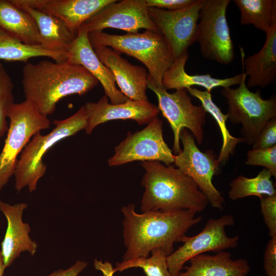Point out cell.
Segmentation results:
<instances>
[{
	"label": "cell",
	"instance_id": "obj_1",
	"mask_svg": "<svg viewBox=\"0 0 276 276\" xmlns=\"http://www.w3.org/2000/svg\"><path fill=\"white\" fill-rule=\"evenodd\" d=\"M121 211L124 216L123 236L127 248L124 261L148 257L157 249L169 255L173 252L174 243L181 242L188 231L202 220L196 213L187 210L137 213L133 203L123 206Z\"/></svg>",
	"mask_w": 276,
	"mask_h": 276
},
{
	"label": "cell",
	"instance_id": "obj_2",
	"mask_svg": "<svg viewBox=\"0 0 276 276\" xmlns=\"http://www.w3.org/2000/svg\"><path fill=\"white\" fill-rule=\"evenodd\" d=\"M21 83L25 99L31 101L41 114L48 117L54 113L61 99L74 94L83 95L96 86L99 81L81 65L44 60L26 63Z\"/></svg>",
	"mask_w": 276,
	"mask_h": 276
},
{
	"label": "cell",
	"instance_id": "obj_3",
	"mask_svg": "<svg viewBox=\"0 0 276 276\" xmlns=\"http://www.w3.org/2000/svg\"><path fill=\"white\" fill-rule=\"evenodd\" d=\"M142 180L145 188L141 211L170 212L182 210L201 212L209 202L195 182L179 169L158 161H144Z\"/></svg>",
	"mask_w": 276,
	"mask_h": 276
},
{
	"label": "cell",
	"instance_id": "obj_4",
	"mask_svg": "<svg viewBox=\"0 0 276 276\" xmlns=\"http://www.w3.org/2000/svg\"><path fill=\"white\" fill-rule=\"evenodd\" d=\"M88 37L93 48L109 47L140 60L147 68L149 76L158 84H162L164 73L174 61L172 50L159 31L145 30L143 33L123 35L93 31L88 33Z\"/></svg>",
	"mask_w": 276,
	"mask_h": 276
},
{
	"label": "cell",
	"instance_id": "obj_5",
	"mask_svg": "<svg viewBox=\"0 0 276 276\" xmlns=\"http://www.w3.org/2000/svg\"><path fill=\"white\" fill-rule=\"evenodd\" d=\"M87 117L83 105L69 118L53 121L55 127L49 133L42 135L38 132L32 137L21 153L14 174L18 192L26 187L30 192L36 190L38 181L47 169L42 159L44 155L60 141L84 130Z\"/></svg>",
	"mask_w": 276,
	"mask_h": 276
},
{
	"label": "cell",
	"instance_id": "obj_6",
	"mask_svg": "<svg viewBox=\"0 0 276 276\" xmlns=\"http://www.w3.org/2000/svg\"><path fill=\"white\" fill-rule=\"evenodd\" d=\"M246 77L242 67L239 86L223 88L221 94L226 99L227 120L234 125H241V137L244 143L252 146L267 122L276 118V97L264 99L259 90H249L246 84Z\"/></svg>",
	"mask_w": 276,
	"mask_h": 276
},
{
	"label": "cell",
	"instance_id": "obj_7",
	"mask_svg": "<svg viewBox=\"0 0 276 276\" xmlns=\"http://www.w3.org/2000/svg\"><path fill=\"white\" fill-rule=\"evenodd\" d=\"M8 118L10 124L7 135L0 153V191L14 174L19 154L37 132L49 128L51 124L48 117L41 114L33 103L26 99L14 103Z\"/></svg>",
	"mask_w": 276,
	"mask_h": 276
},
{
	"label": "cell",
	"instance_id": "obj_8",
	"mask_svg": "<svg viewBox=\"0 0 276 276\" xmlns=\"http://www.w3.org/2000/svg\"><path fill=\"white\" fill-rule=\"evenodd\" d=\"M147 87L156 95L158 108L170 124L174 134L173 151L178 154L181 149L180 134L183 128L189 129L196 142L201 145L204 138L203 127L207 112L200 105H195L186 89L169 93L163 84H157L148 75Z\"/></svg>",
	"mask_w": 276,
	"mask_h": 276
},
{
	"label": "cell",
	"instance_id": "obj_9",
	"mask_svg": "<svg viewBox=\"0 0 276 276\" xmlns=\"http://www.w3.org/2000/svg\"><path fill=\"white\" fill-rule=\"evenodd\" d=\"M230 0H203L197 24L196 41L205 58L230 64L235 57L226 12Z\"/></svg>",
	"mask_w": 276,
	"mask_h": 276
},
{
	"label": "cell",
	"instance_id": "obj_10",
	"mask_svg": "<svg viewBox=\"0 0 276 276\" xmlns=\"http://www.w3.org/2000/svg\"><path fill=\"white\" fill-rule=\"evenodd\" d=\"M180 140L183 149L175 155V166L195 182L212 206L222 210L224 199L212 182L213 176L220 172L213 150L200 151L194 136L186 128L181 131Z\"/></svg>",
	"mask_w": 276,
	"mask_h": 276
},
{
	"label": "cell",
	"instance_id": "obj_11",
	"mask_svg": "<svg viewBox=\"0 0 276 276\" xmlns=\"http://www.w3.org/2000/svg\"><path fill=\"white\" fill-rule=\"evenodd\" d=\"M235 224L232 215H225L217 219H210L203 229L194 236H185L182 245L167 257V263L171 276H178L185 264L192 258L208 251L218 252L236 248L239 237H228L225 227Z\"/></svg>",
	"mask_w": 276,
	"mask_h": 276
},
{
	"label": "cell",
	"instance_id": "obj_12",
	"mask_svg": "<svg viewBox=\"0 0 276 276\" xmlns=\"http://www.w3.org/2000/svg\"><path fill=\"white\" fill-rule=\"evenodd\" d=\"M163 122L157 117L140 131H129L126 139L114 148L108 160L117 166L135 160L162 162L167 166L174 163L175 155L164 141Z\"/></svg>",
	"mask_w": 276,
	"mask_h": 276
},
{
	"label": "cell",
	"instance_id": "obj_13",
	"mask_svg": "<svg viewBox=\"0 0 276 276\" xmlns=\"http://www.w3.org/2000/svg\"><path fill=\"white\" fill-rule=\"evenodd\" d=\"M203 0L173 11L148 8L149 16L169 43L174 59L196 41L197 24Z\"/></svg>",
	"mask_w": 276,
	"mask_h": 276
},
{
	"label": "cell",
	"instance_id": "obj_14",
	"mask_svg": "<svg viewBox=\"0 0 276 276\" xmlns=\"http://www.w3.org/2000/svg\"><path fill=\"white\" fill-rule=\"evenodd\" d=\"M108 28L131 33L141 29L159 31L149 16L145 0L117 1L88 19L79 30L89 33Z\"/></svg>",
	"mask_w": 276,
	"mask_h": 276
},
{
	"label": "cell",
	"instance_id": "obj_15",
	"mask_svg": "<svg viewBox=\"0 0 276 276\" xmlns=\"http://www.w3.org/2000/svg\"><path fill=\"white\" fill-rule=\"evenodd\" d=\"M84 105L87 117L84 130L88 134L98 125L111 120L131 119L139 125L148 124L160 111L158 106L148 101L129 99L122 103L112 104L108 102L105 95L97 102H87Z\"/></svg>",
	"mask_w": 276,
	"mask_h": 276
},
{
	"label": "cell",
	"instance_id": "obj_16",
	"mask_svg": "<svg viewBox=\"0 0 276 276\" xmlns=\"http://www.w3.org/2000/svg\"><path fill=\"white\" fill-rule=\"evenodd\" d=\"M66 61L83 66L94 76L101 84L111 104H120L129 99L118 89L111 70L97 56L89 40L88 32L79 30L68 49Z\"/></svg>",
	"mask_w": 276,
	"mask_h": 276
},
{
	"label": "cell",
	"instance_id": "obj_17",
	"mask_svg": "<svg viewBox=\"0 0 276 276\" xmlns=\"http://www.w3.org/2000/svg\"><path fill=\"white\" fill-rule=\"evenodd\" d=\"M27 203L13 205L0 200V211L7 221V227L1 243V253L5 267L10 266L24 251L34 256L38 245L29 236L31 228L28 223L22 221V214L27 208Z\"/></svg>",
	"mask_w": 276,
	"mask_h": 276
},
{
	"label": "cell",
	"instance_id": "obj_18",
	"mask_svg": "<svg viewBox=\"0 0 276 276\" xmlns=\"http://www.w3.org/2000/svg\"><path fill=\"white\" fill-rule=\"evenodd\" d=\"M93 49L101 61L111 70L120 90L126 97L132 100L148 101V73L145 68L130 63L109 47Z\"/></svg>",
	"mask_w": 276,
	"mask_h": 276
},
{
	"label": "cell",
	"instance_id": "obj_19",
	"mask_svg": "<svg viewBox=\"0 0 276 276\" xmlns=\"http://www.w3.org/2000/svg\"><path fill=\"white\" fill-rule=\"evenodd\" d=\"M27 6L64 22L78 34L81 25L106 6L117 0H21Z\"/></svg>",
	"mask_w": 276,
	"mask_h": 276
},
{
	"label": "cell",
	"instance_id": "obj_20",
	"mask_svg": "<svg viewBox=\"0 0 276 276\" xmlns=\"http://www.w3.org/2000/svg\"><path fill=\"white\" fill-rule=\"evenodd\" d=\"M262 49L245 58L240 48L242 66L249 78L247 87H265L272 83L276 78V27L266 34Z\"/></svg>",
	"mask_w": 276,
	"mask_h": 276
},
{
	"label": "cell",
	"instance_id": "obj_21",
	"mask_svg": "<svg viewBox=\"0 0 276 276\" xmlns=\"http://www.w3.org/2000/svg\"><path fill=\"white\" fill-rule=\"evenodd\" d=\"M15 6L28 12L37 26L44 49L67 55L68 49L77 36L61 19L31 8L21 0H10Z\"/></svg>",
	"mask_w": 276,
	"mask_h": 276
},
{
	"label": "cell",
	"instance_id": "obj_22",
	"mask_svg": "<svg viewBox=\"0 0 276 276\" xmlns=\"http://www.w3.org/2000/svg\"><path fill=\"white\" fill-rule=\"evenodd\" d=\"M190 265L178 276H247L250 267L247 260H233L225 250L211 255L202 254L189 261Z\"/></svg>",
	"mask_w": 276,
	"mask_h": 276
},
{
	"label": "cell",
	"instance_id": "obj_23",
	"mask_svg": "<svg viewBox=\"0 0 276 276\" xmlns=\"http://www.w3.org/2000/svg\"><path fill=\"white\" fill-rule=\"evenodd\" d=\"M189 58L188 51L174 59L172 65L165 72L162 83L167 89H187L194 85L201 86L211 93L218 87H230L239 85L242 74L224 79L212 77L211 75H189L185 71V65Z\"/></svg>",
	"mask_w": 276,
	"mask_h": 276
},
{
	"label": "cell",
	"instance_id": "obj_24",
	"mask_svg": "<svg viewBox=\"0 0 276 276\" xmlns=\"http://www.w3.org/2000/svg\"><path fill=\"white\" fill-rule=\"evenodd\" d=\"M0 32L26 44H41L40 33L33 17L10 0H0Z\"/></svg>",
	"mask_w": 276,
	"mask_h": 276
},
{
	"label": "cell",
	"instance_id": "obj_25",
	"mask_svg": "<svg viewBox=\"0 0 276 276\" xmlns=\"http://www.w3.org/2000/svg\"><path fill=\"white\" fill-rule=\"evenodd\" d=\"M240 13V23L252 25L266 34L276 27L275 0H234Z\"/></svg>",
	"mask_w": 276,
	"mask_h": 276
},
{
	"label": "cell",
	"instance_id": "obj_26",
	"mask_svg": "<svg viewBox=\"0 0 276 276\" xmlns=\"http://www.w3.org/2000/svg\"><path fill=\"white\" fill-rule=\"evenodd\" d=\"M187 90L191 96L199 100L206 111L212 115L218 124L222 134V145L217 160L220 166L224 165L230 155L234 154L237 145L244 142L243 139L234 137L230 134L226 125L227 115L223 114L220 108L214 103L211 93L206 90H200L194 87L188 88Z\"/></svg>",
	"mask_w": 276,
	"mask_h": 276
},
{
	"label": "cell",
	"instance_id": "obj_27",
	"mask_svg": "<svg viewBox=\"0 0 276 276\" xmlns=\"http://www.w3.org/2000/svg\"><path fill=\"white\" fill-rule=\"evenodd\" d=\"M36 57H47L58 62L67 60L66 55L46 50L40 45L26 44L0 32V60L27 63Z\"/></svg>",
	"mask_w": 276,
	"mask_h": 276
},
{
	"label": "cell",
	"instance_id": "obj_28",
	"mask_svg": "<svg viewBox=\"0 0 276 276\" xmlns=\"http://www.w3.org/2000/svg\"><path fill=\"white\" fill-rule=\"evenodd\" d=\"M272 175L266 169H263L253 178L239 175L230 183L229 198L236 200L248 196H256L261 198L264 196L276 195Z\"/></svg>",
	"mask_w": 276,
	"mask_h": 276
},
{
	"label": "cell",
	"instance_id": "obj_29",
	"mask_svg": "<svg viewBox=\"0 0 276 276\" xmlns=\"http://www.w3.org/2000/svg\"><path fill=\"white\" fill-rule=\"evenodd\" d=\"M150 257L138 258L117 263L113 271H123L133 267L142 268L146 276H171L167 263V253L160 249L151 252Z\"/></svg>",
	"mask_w": 276,
	"mask_h": 276
},
{
	"label": "cell",
	"instance_id": "obj_30",
	"mask_svg": "<svg viewBox=\"0 0 276 276\" xmlns=\"http://www.w3.org/2000/svg\"><path fill=\"white\" fill-rule=\"evenodd\" d=\"M12 80L0 62V135L3 136L8 126L7 121L9 111L14 104Z\"/></svg>",
	"mask_w": 276,
	"mask_h": 276
},
{
	"label": "cell",
	"instance_id": "obj_31",
	"mask_svg": "<svg viewBox=\"0 0 276 276\" xmlns=\"http://www.w3.org/2000/svg\"><path fill=\"white\" fill-rule=\"evenodd\" d=\"M246 156V165L264 167L276 177V145L266 149H252L247 151Z\"/></svg>",
	"mask_w": 276,
	"mask_h": 276
},
{
	"label": "cell",
	"instance_id": "obj_32",
	"mask_svg": "<svg viewBox=\"0 0 276 276\" xmlns=\"http://www.w3.org/2000/svg\"><path fill=\"white\" fill-rule=\"evenodd\" d=\"M261 212L270 238L276 237V195L260 198Z\"/></svg>",
	"mask_w": 276,
	"mask_h": 276
},
{
	"label": "cell",
	"instance_id": "obj_33",
	"mask_svg": "<svg viewBox=\"0 0 276 276\" xmlns=\"http://www.w3.org/2000/svg\"><path fill=\"white\" fill-rule=\"evenodd\" d=\"M276 145V118L268 121L252 144V149H266Z\"/></svg>",
	"mask_w": 276,
	"mask_h": 276
},
{
	"label": "cell",
	"instance_id": "obj_34",
	"mask_svg": "<svg viewBox=\"0 0 276 276\" xmlns=\"http://www.w3.org/2000/svg\"><path fill=\"white\" fill-rule=\"evenodd\" d=\"M263 269L267 276H276V237L267 243L263 258Z\"/></svg>",
	"mask_w": 276,
	"mask_h": 276
},
{
	"label": "cell",
	"instance_id": "obj_35",
	"mask_svg": "<svg viewBox=\"0 0 276 276\" xmlns=\"http://www.w3.org/2000/svg\"><path fill=\"white\" fill-rule=\"evenodd\" d=\"M196 0H145L148 8H156L173 11L190 6Z\"/></svg>",
	"mask_w": 276,
	"mask_h": 276
},
{
	"label": "cell",
	"instance_id": "obj_36",
	"mask_svg": "<svg viewBox=\"0 0 276 276\" xmlns=\"http://www.w3.org/2000/svg\"><path fill=\"white\" fill-rule=\"evenodd\" d=\"M87 266L86 262L79 260L67 269H58L45 276H78Z\"/></svg>",
	"mask_w": 276,
	"mask_h": 276
},
{
	"label": "cell",
	"instance_id": "obj_37",
	"mask_svg": "<svg viewBox=\"0 0 276 276\" xmlns=\"http://www.w3.org/2000/svg\"><path fill=\"white\" fill-rule=\"evenodd\" d=\"M6 268L4 266L3 256L0 250V276H3Z\"/></svg>",
	"mask_w": 276,
	"mask_h": 276
},
{
	"label": "cell",
	"instance_id": "obj_38",
	"mask_svg": "<svg viewBox=\"0 0 276 276\" xmlns=\"http://www.w3.org/2000/svg\"><path fill=\"white\" fill-rule=\"evenodd\" d=\"M2 137V136L0 135V138Z\"/></svg>",
	"mask_w": 276,
	"mask_h": 276
},
{
	"label": "cell",
	"instance_id": "obj_39",
	"mask_svg": "<svg viewBox=\"0 0 276 276\" xmlns=\"http://www.w3.org/2000/svg\"><path fill=\"white\" fill-rule=\"evenodd\" d=\"M257 276H260V275H257Z\"/></svg>",
	"mask_w": 276,
	"mask_h": 276
}]
</instances>
